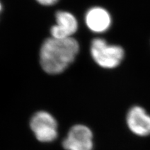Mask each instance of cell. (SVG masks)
Returning <instances> with one entry per match:
<instances>
[{"label":"cell","instance_id":"6da1fadb","mask_svg":"<svg viewBox=\"0 0 150 150\" xmlns=\"http://www.w3.org/2000/svg\"><path fill=\"white\" fill-rule=\"evenodd\" d=\"M79 51V44L74 38H48L40 47V65L47 74H61L73 63Z\"/></svg>","mask_w":150,"mask_h":150},{"label":"cell","instance_id":"3957f363","mask_svg":"<svg viewBox=\"0 0 150 150\" xmlns=\"http://www.w3.org/2000/svg\"><path fill=\"white\" fill-rule=\"evenodd\" d=\"M30 127L37 140L42 142H52L58 136L57 122L48 112H35L30 120Z\"/></svg>","mask_w":150,"mask_h":150},{"label":"cell","instance_id":"ba28073f","mask_svg":"<svg viewBox=\"0 0 150 150\" xmlns=\"http://www.w3.org/2000/svg\"><path fill=\"white\" fill-rule=\"evenodd\" d=\"M42 6H52L57 3L59 0H36Z\"/></svg>","mask_w":150,"mask_h":150},{"label":"cell","instance_id":"52a82bcc","mask_svg":"<svg viewBox=\"0 0 150 150\" xmlns=\"http://www.w3.org/2000/svg\"><path fill=\"white\" fill-rule=\"evenodd\" d=\"M85 22L92 32L102 33L111 27L112 18L109 12L100 6L92 7L86 12Z\"/></svg>","mask_w":150,"mask_h":150},{"label":"cell","instance_id":"8992f818","mask_svg":"<svg viewBox=\"0 0 150 150\" xmlns=\"http://www.w3.org/2000/svg\"><path fill=\"white\" fill-rule=\"evenodd\" d=\"M56 24L50 29L51 37L55 38H68L78 30V21L71 13L65 11H59L56 13Z\"/></svg>","mask_w":150,"mask_h":150},{"label":"cell","instance_id":"9c48e42d","mask_svg":"<svg viewBox=\"0 0 150 150\" xmlns=\"http://www.w3.org/2000/svg\"><path fill=\"white\" fill-rule=\"evenodd\" d=\"M1 10H2V5H1V2H0V13H1Z\"/></svg>","mask_w":150,"mask_h":150},{"label":"cell","instance_id":"5b68a950","mask_svg":"<svg viewBox=\"0 0 150 150\" xmlns=\"http://www.w3.org/2000/svg\"><path fill=\"white\" fill-rule=\"evenodd\" d=\"M93 138L88 127L77 125L70 129L62 144L65 150H93Z\"/></svg>","mask_w":150,"mask_h":150},{"label":"cell","instance_id":"277c9868","mask_svg":"<svg viewBox=\"0 0 150 150\" xmlns=\"http://www.w3.org/2000/svg\"><path fill=\"white\" fill-rule=\"evenodd\" d=\"M126 125L129 131L140 138L150 137V113L140 105H134L126 115Z\"/></svg>","mask_w":150,"mask_h":150},{"label":"cell","instance_id":"7a4b0ae2","mask_svg":"<svg viewBox=\"0 0 150 150\" xmlns=\"http://www.w3.org/2000/svg\"><path fill=\"white\" fill-rule=\"evenodd\" d=\"M91 54L94 61L105 69L119 66L125 58V50L121 46L109 44L104 38H94L91 45Z\"/></svg>","mask_w":150,"mask_h":150}]
</instances>
